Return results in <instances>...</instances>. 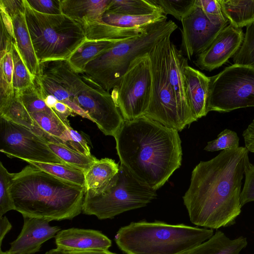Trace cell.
<instances>
[{
    "label": "cell",
    "instance_id": "obj_30",
    "mask_svg": "<svg viewBox=\"0 0 254 254\" xmlns=\"http://www.w3.org/2000/svg\"><path fill=\"white\" fill-rule=\"evenodd\" d=\"M165 20L167 16L164 12L141 15L105 13L102 18V21L106 24L124 28H137Z\"/></svg>",
    "mask_w": 254,
    "mask_h": 254
},
{
    "label": "cell",
    "instance_id": "obj_31",
    "mask_svg": "<svg viewBox=\"0 0 254 254\" xmlns=\"http://www.w3.org/2000/svg\"><path fill=\"white\" fill-rule=\"evenodd\" d=\"M0 117L27 127L35 133L38 129L21 100L15 92L13 99L4 106L0 108Z\"/></svg>",
    "mask_w": 254,
    "mask_h": 254
},
{
    "label": "cell",
    "instance_id": "obj_1",
    "mask_svg": "<svg viewBox=\"0 0 254 254\" xmlns=\"http://www.w3.org/2000/svg\"><path fill=\"white\" fill-rule=\"evenodd\" d=\"M249 152L243 146L222 150L194 167L183 197L193 224L218 229L234 223L241 212L240 195Z\"/></svg>",
    "mask_w": 254,
    "mask_h": 254
},
{
    "label": "cell",
    "instance_id": "obj_42",
    "mask_svg": "<svg viewBox=\"0 0 254 254\" xmlns=\"http://www.w3.org/2000/svg\"><path fill=\"white\" fill-rule=\"evenodd\" d=\"M68 130L70 138V148L86 155H92L87 140L83 135L71 127L68 128Z\"/></svg>",
    "mask_w": 254,
    "mask_h": 254
},
{
    "label": "cell",
    "instance_id": "obj_35",
    "mask_svg": "<svg viewBox=\"0 0 254 254\" xmlns=\"http://www.w3.org/2000/svg\"><path fill=\"white\" fill-rule=\"evenodd\" d=\"M14 92L18 95L29 113L46 112L57 114L46 104L35 83L24 90Z\"/></svg>",
    "mask_w": 254,
    "mask_h": 254
},
{
    "label": "cell",
    "instance_id": "obj_17",
    "mask_svg": "<svg viewBox=\"0 0 254 254\" xmlns=\"http://www.w3.org/2000/svg\"><path fill=\"white\" fill-rule=\"evenodd\" d=\"M57 248L64 252L108 251L111 240L100 231L71 228L61 230L55 236Z\"/></svg>",
    "mask_w": 254,
    "mask_h": 254
},
{
    "label": "cell",
    "instance_id": "obj_41",
    "mask_svg": "<svg viewBox=\"0 0 254 254\" xmlns=\"http://www.w3.org/2000/svg\"><path fill=\"white\" fill-rule=\"evenodd\" d=\"M27 1L38 12L49 15L63 14L61 0H27Z\"/></svg>",
    "mask_w": 254,
    "mask_h": 254
},
{
    "label": "cell",
    "instance_id": "obj_45",
    "mask_svg": "<svg viewBox=\"0 0 254 254\" xmlns=\"http://www.w3.org/2000/svg\"><path fill=\"white\" fill-rule=\"evenodd\" d=\"M0 59H1L7 53L11 52L13 43L15 41V39L7 31L1 21H0Z\"/></svg>",
    "mask_w": 254,
    "mask_h": 254
},
{
    "label": "cell",
    "instance_id": "obj_28",
    "mask_svg": "<svg viewBox=\"0 0 254 254\" xmlns=\"http://www.w3.org/2000/svg\"><path fill=\"white\" fill-rule=\"evenodd\" d=\"M30 114L36 125L41 130L53 137L64 141L66 147L70 148V138L68 128L57 114L36 112Z\"/></svg>",
    "mask_w": 254,
    "mask_h": 254
},
{
    "label": "cell",
    "instance_id": "obj_10",
    "mask_svg": "<svg viewBox=\"0 0 254 254\" xmlns=\"http://www.w3.org/2000/svg\"><path fill=\"white\" fill-rule=\"evenodd\" d=\"M152 73L148 53L132 61L126 72L112 90V97L124 120L145 115L149 105Z\"/></svg>",
    "mask_w": 254,
    "mask_h": 254
},
{
    "label": "cell",
    "instance_id": "obj_38",
    "mask_svg": "<svg viewBox=\"0 0 254 254\" xmlns=\"http://www.w3.org/2000/svg\"><path fill=\"white\" fill-rule=\"evenodd\" d=\"M239 147V137L237 133L231 129H225L217 137L207 142L204 150L207 151L228 150Z\"/></svg>",
    "mask_w": 254,
    "mask_h": 254
},
{
    "label": "cell",
    "instance_id": "obj_15",
    "mask_svg": "<svg viewBox=\"0 0 254 254\" xmlns=\"http://www.w3.org/2000/svg\"><path fill=\"white\" fill-rule=\"evenodd\" d=\"M244 36L242 28L229 23L205 51L196 55L194 64L200 69L208 71L220 67L236 54Z\"/></svg>",
    "mask_w": 254,
    "mask_h": 254
},
{
    "label": "cell",
    "instance_id": "obj_3",
    "mask_svg": "<svg viewBox=\"0 0 254 254\" xmlns=\"http://www.w3.org/2000/svg\"><path fill=\"white\" fill-rule=\"evenodd\" d=\"M9 190L15 210L23 217L49 221L71 220L80 214L86 191L30 164L14 173Z\"/></svg>",
    "mask_w": 254,
    "mask_h": 254
},
{
    "label": "cell",
    "instance_id": "obj_34",
    "mask_svg": "<svg viewBox=\"0 0 254 254\" xmlns=\"http://www.w3.org/2000/svg\"><path fill=\"white\" fill-rule=\"evenodd\" d=\"M233 62L234 64L254 67V22L246 26L242 44Z\"/></svg>",
    "mask_w": 254,
    "mask_h": 254
},
{
    "label": "cell",
    "instance_id": "obj_40",
    "mask_svg": "<svg viewBox=\"0 0 254 254\" xmlns=\"http://www.w3.org/2000/svg\"><path fill=\"white\" fill-rule=\"evenodd\" d=\"M245 180L240 195L241 205L254 201V165L249 161L245 171Z\"/></svg>",
    "mask_w": 254,
    "mask_h": 254
},
{
    "label": "cell",
    "instance_id": "obj_49",
    "mask_svg": "<svg viewBox=\"0 0 254 254\" xmlns=\"http://www.w3.org/2000/svg\"><path fill=\"white\" fill-rule=\"evenodd\" d=\"M45 254H66L65 252L61 251L59 249H53L47 252Z\"/></svg>",
    "mask_w": 254,
    "mask_h": 254
},
{
    "label": "cell",
    "instance_id": "obj_21",
    "mask_svg": "<svg viewBox=\"0 0 254 254\" xmlns=\"http://www.w3.org/2000/svg\"><path fill=\"white\" fill-rule=\"evenodd\" d=\"M11 20L19 53L29 72L35 77L39 73L40 62L34 50L25 13H19Z\"/></svg>",
    "mask_w": 254,
    "mask_h": 254
},
{
    "label": "cell",
    "instance_id": "obj_5",
    "mask_svg": "<svg viewBox=\"0 0 254 254\" xmlns=\"http://www.w3.org/2000/svg\"><path fill=\"white\" fill-rule=\"evenodd\" d=\"M177 27L172 20L149 24L141 35L120 41L88 63L83 75L109 92L126 72L132 61L148 53L157 43L171 35Z\"/></svg>",
    "mask_w": 254,
    "mask_h": 254
},
{
    "label": "cell",
    "instance_id": "obj_46",
    "mask_svg": "<svg viewBox=\"0 0 254 254\" xmlns=\"http://www.w3.org/2000/svg\"><path fill=\"white\" fill-rule=\"evenodd\" d=\"M242 135L244 139L245 147L249 151L254 153V118L244 130Z\"/></svg>",
    "mask_w": 254,
    "mask_h": 254
},
{
    "label": "cell",
    "instance_id": "obj_16",
    "mask_svg": "<svg viewBox=\"0 0 254 254\" xmlns=\"http://www.w3.org/2000/svg\"><path fill=\"white\" fill-rule=\"evenodd\" d=\"M23 219L21 232L10 244L8 251L11 254H34L61 230L59 226L50 225V221L46 219L33 217H23Z\"/></svg>",
    "mask_w": 254,
    "mask_h": 254
},
{
    "label": "cell",
    "instance_id": "obj_50",
    "mask_svg": "<svg viewBox=\"0 0 254 254\" xmlns=\"http://www.w3.org/2000/svg\"><path fill=\"white\" fill-rule=\"evenodd\" d=\"M0 254H11L10 253L8 252V251L5 252L2 251L1 249L0 250Z\"/></svg>",
    "mask_w": 254,
    "mask_h": 254
},
{
    "label": "cell",
    "instance_id": "obj_6",
    "mask_svg": "<svg viewBox=\"0 0 254 254\" xmlns=\"http://www.w3.org/2000/svg\"><path fill=\"white\" fill-rule=\"evenodd\" d=\"M25 3L27 25L40 63L67 60L87 39L82 26L68 16L41 13L27 0Z\"/></svg>",
    "mask_w": 254,
    "mask_h": 254
},
{
    "label": "cell",
    "instance_id": "obj_9",
    "mask_svg": "<svg viewBox=\"0 0 254 254\" xmlns=\"http://www.w3.org/2000/svg\"><path fill=\"white\" fill-rule=\"evenodd\" d=\"M254 107V67L232 64L209 77L208 113Z\"/></svg>",
    "mask_w": 254,
    "mask_h": 254
},
{
    "label": "cell",
    "instance_id": "obj_19",
    "mask_svg": "<svg viewBox=\"0 0 254 254\" xmlns=\"http://www.w3.org/2000/svg\"><path fill=\"white\" fill-rule=\"evenodd\" d=\"M63 14L81 26L102 20L111 0H61Z\"/></svg>",
    "mask_w": 254,
    "mask_h": 254
},
{
    "label": "cell",
    "instance_id": "obj_32",
    "mask_svg": "<svg viewBox=\"0 0 254 254\" xmlns=\"http://www.w3.org/2000/svg\"><path fill=\"white\" fill-rule=\"evenodd\" d=\"M47 144L50 149L64 163L77 168L84 173L97 160L92 155L83 154L61 144L50 141H48Z\"/></svg>",
    "mask_w": 254,
    "mask_h": 254
},
{
    "label": "cell",
    "instance_id": "obj_27",
    "mask_svg": "<svg viewBox=\"0 0 254 254\" xmlns=\"http://www.w3.org/2000/svg\"><path fill=\"white\" fill-rule=\"evenodd\" d=\"M164 12L151 0H111L107 13L141 15Z\"/></svg>",
    "mask_w": 254,
    "mask_h": 254
},
{
    "label": "cell",
    "instance_id": "obj_8",
    "mask_svg": "<svg viewBox=\"0 0 254 254\" xmlns=\"http://www.w3.org/2000/svg\"><path fill=\"white\" fill-rule=\"evenodd\" d=\"M171 35L157 43L148 53L152 73L150 101L144 116L178 131L195 121L179 106L170 84L168 59Z\"/></svg>",
    "mask_w": 254,
    "mask_h": 254
},
{
    "label": "cell",
    "instance_id": "obj_48",
    "mask_svg": "<svg viewBox=\"0 0 254 254\" xmlns=\"http://www.w3.org/2000/svg\"><path fill=\"white\" fill-rule=\"evenodd\" d=\"M66 254H117L108 251H90L84 252H66Z\"/></svg>",
    "mask_w": 254,
    "mask_h": 254
},
{
    "label": "cell",
    "instance_id": "obj_36",
    "mask_svg": "<svg viewBox=\"0 0 254 254\" xmlns=\"http://www.w3.org/2000/svg\"><path fill=\"white\" fill-rule=\"evenodd\" d=\"M14 174L9 173L0 162V217L10 210H15L9 190Z\"/></svg>",
    "mask_w": 254,
    "mask_h": 254
},
{
    "label": "cell",
    "instance_id": "obj_44",
    "mask_svg": "<svg viewBox=\"0 0 254 254\" xmlns=\"http://www.w3.org/2000/svg\"><path fill=\"white\" fill-rule=\"evenodd\" d=\"M13 61L11 52L5 54L0 59V75L3 76L7 82L12 85Z\"/></svg>",
    "mask_w": 254,
    "mask_h": 254
},
{
    "label": "cell",
    "instance_id": "obj_18",
    "mask_svg": "<svg viewBox=\"0 0 254 254\" xmlns=\"http://www.w3.org/2000/svg\"><path fill=\"white\" fill-rule=\"evenodd\" d=\"M186 94L188 102L196 121L207 114L206 105L209 77L188 64L185 61L183 67Z\"/></svg>",
    "mask_w": 254,
    "mask_h": 254
},
{
    "label": "cell",
    "instance_id": "obj_26",
    "mask_svg": "<svg viewBox=\"0 0 254 254\" xmlns=\"http://www.w3.org/2000/svg\"><path fill=\"white\" fill-rule=\"evenodd\" d=\"M120 165L110 158L97 159L84 173L86 190L101 189L118 174Z\"/></svg>",
    "mask_w": 254,
    "mask_h": 254
},
{
    "label": "cell",
    "instance_id": "obj_2",
    "mask_svg": "<svg viewBox=\"0 0 254 254\" xmlns=\"http://www.w3.org/2000/svg\"><path fill=\"white\" fill-rule=\"evenodd\" d=\"M113 137L120 165L152 189L163 186L181 165L178 131L145 116L124 120Z\"/></svg>",
    "mask_w": 254,
    "mask_h": 254
},
{
    "label": "cell",
    "instance_id": "obj_14",
    "mask_svg": "<svg viewBox=\"0 0 254 254\" xmlns=\"http://www.w3.org/2000/svg\"><path fill=\"white\" fill-rule=\"evenodd\" d=\"M181 21L183 27L182 46L189 60L205 51L230 23H212L195 4Z\"/></svg>",
    "mask_w": 254,
    "mask_h": 254
},
{
    "label": "cell",
    "instance_id": "obj_43",
    "mask_svg": "<svg viewBox=\"0 0 254 254\" xmlns=\"http://www.w3.org/2000/svg\"><path fill=\"white\" fill-rule=\"evenodd\" d=\"M0 9L11 19L19 13H25V0H0Z\"/></svg>",
    "mask_w": 254,
    "mask_h": 254
},
{
    "label": "cell",
    "instance_id": "obj_13",
    "mask_svg": "<svg viewBox=\"0 0 254 254\" xmlns=\"http://www.w3.org/2000/svg\"><path fill=\"white\" fill-rule=\"evenodd\" d=\"M83 76L88 85L75 97V103L105 135L114 136L124 121L120 110L109 92Z\"/></svg>",
    "mask_w": 254,
    "mask_h": 254
},
{
    "label": "cell",
    "instance_id": "obj_4",
    "mask_svg": "<svg viewBox=\"0 0 254 254\" xmlns=\"http://www.w3.org/2000/svg\"><path fill=\"white\" fill-rule=\"evenodd\" d=\"M213 234L197 226L140 221L121 227L115 241L126 254H186Z\"/></svg>",
    "mask_w": 254,
    "mask_h": 254
},
{
    "label": "cell",
    "instance_id": "obj_33",
    "mask_svg": "<svg viewBox=\"0 0 254 254\" xmlns=\"http://www.w3.org/2000/svg\"><path fill=\"white\" fill-rule=\"evenodd\" d=\"M13 61L12 85L14 92L24 90L34 83L35 77L29 72L17 49L15 41L11 51Z\"/></svg>",
    "mask_w": 254,
    "mask_h": 254
},
{
    "label": "cell",
    "instance_id": "obj_37",
    "mask_svg": "<svg viewBox=\"0 0 254 254\" xmlns=\"http://www.w3.org/2000/svg\"><path fill=\"white\" fill-rule=\"evenodd\" d=\"M162 9L166 15L171 14L178 20L191 9L195 0H151Z\"/></svg>",
    "mask_w": 254,
    "mask_h": 254
},
{
    "label": "cell",
    "instance_id": "obj_29",
    "mask_svg": "<svg viewBox=\"0 0 254 254\" xmlns=\"http://www.w3.org/2000/svg\"><path fill=\"white\" fill-rule=\"evenodd\" d=\"M25 162L58 179L86 188L84 172L77 168L66 164Z\"/></svg>",
    "mask_w": 254,
    "mask_h": 254
},
{
    "label": "cell",
    "instance_id": "obj_39",
    "mask_svg": "<svg viewBox=\"0 0 254 254\" xmlns=\"http://www.w3.org/2000/svg\"><path fill=\"white\" fill-rule=\"evenodd\" d=\"M194 4L212 23L219 25L229 22L222 12L218 0H195Z\"/></svg>",
    "mask_w": 254,
    "mask_h": 254
},
{
    "label": "cell",
    "instance_id": "obj_12",
    "mask_svg": "<svg viewBox=\"0 0 254 254\" xmlns=\"http://www.w3.org/2000/svg\"><path fill=\"white\" fill-rule=\"evenodd\" d=\"M47 142L31 129L0 117V151L7 157L65 164L50 149Z\"/></svg>",
    "mask_w": 254,
    "mask_h": 254
},
{
    "label": "cell",
    "instance_id": "obj_20",
    "mask_svg": "<svg viewBox=\"0 0 254 254\" xmlns=\"http://www.w3.org/2000/svg\"><path fill=\"white\" fill-rule=\"evenodd\" d=\"M186 59L183 56L182 51L178 49L171 42L168 59L169 80L178 104L182 110L186 115L196 121L192 116L186 94L183 67Z\"/></svg>",
    "mask_w": 254,
    "mask_h": 254
},
{
    "label": "cell",
    "instance_id": "obj_22",
    "mask_svg": "<svg viewBox=\"0 0 254 254\" xmlns=\"http://www.w3.org/2000/svg\"><path fill=\"white\" fill-rule=\"evenodd\" d=\"M248 244L246 237L230 239L221 231L186 254H240Z\"/></svg>",
    "mask_w": 254,
    "mask_h": 254
},
{
    "label": "cell",
    "instance_id": "obj_11",
    "mask_svg": "<svg viewBox=\"0 0 254 254\" xmlns=\"http://www.w3.org/2000/svg\"><path fill=\"white\" fill-rule=\"evenodd\" d=\"M34 83L39 91L51 95L67 105L76 114L89 119V116L74 102L75 97L88 84L80 76L67 60L47 61L40 63V71Z\"/></svg>",
    "mask_w": 254,
    "mask_h": 254
},
{
    "label": "cell",
    "instance_id": "obj_7",
    "mask_svg": "<svg viewBox=\"0 0 254 254\" xmlns=\"http://www.w3.org/2000/svg\"><path fill=\"white\" fill-rule=\"evenodd\" d=\"M157 195L156 190L140 183L120 165L119 172L106 186L86 190L82 212L100 220L112 219L146 206Z\"/></svg>",
    "mask_w": 254,
    "mask_h": 254
},
{
    "label": "cell",
    "instance_id": "obj_47",
    "mask_svg": "<svg viewBox=\"0 0 254 254\" xmlns=\"http://www.w3.org/2000/svg\"><path fill=\"white\" fill-rule=\"evenodd\" d=\"M12 225L6 216L0 217V246L7 233L11 229Z\"/></svg>",
    "mask_w": 254,
    "mask_h": 254
},
{
    "label": "cell",
    "instance_id": "obj_23",
    "mask_svg": "<svg viewBox=\"0 0 254 254\" xmlns=\"http://www.w3.org/2000/svg\"><path fill=\"white\" fill-rule=\"evenodd\" d=\"M123 40L86 39L67 61L77 73L83 74L88 63Z\"/></svg>",
    "mask_w": 254,
    "mask_h": 254
},
{
    "label": "cell",
    "instance_id": "obj_24",
    "mask_svg": "<svg viewBox=\"0 0 254 254\" xmlns=\"http://www.w3.org/2000/svg\"><path fill=\"white\" fill-rule=\"evenodd\" d=\"M148 25L137 28H124L106 24L101 20L82 27L87 39L121 40L141 35Z\"/></svg>",
    "mask_w": 254,
    "mask_h": 254
},
{
    "label": "cell",
    "instance_id": "obj_25",
    "mask_svg": "<svg viewBox=\"0 0 254 254\" xmlns=\"http://www.w3.org/2000/svg\"><path fill=\"white\" fill-rule=\"evenodd\" d=\"M222 12L233 26L242 28L254 22V0H218Z\"/></svg>",
    "mask_w": 254,
    "mask_h": 254
}]
</instances>
